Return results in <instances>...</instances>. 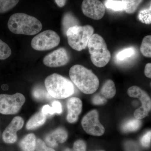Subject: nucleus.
Masks as SVG:
<instances>
[{
	"label": "nucleus",
	"mask_w": 151,
	"mask_h": 151,
	"mask_svg": "<svg viewBox=\"0 0 151 151\" xmlns=\"http://www.w3.org/2000/svg\"><path fill=\"white\" fill-rule=\"evenodd\" d=\"M139 20L145 24H150L151 23V6L147 9H144L140 11L138 15Z\"/></svg>",
	"instance_id": "25"
},
{
	"label": "nucleus",
	"mask_w": 151,
	"mask_h": 151,
	"mask_svg": "<svg viewBox=\"0 0 151 151\" xmlns=\"http://www.w3.org/2000/svg\"><path fill=\"white\" fill-rule=\"evenodd\" d=\"M81 126L87 134L92 136L100 137L105 132V128L99 120V113L96 110L89 111L83 117Z\"/></svg>",
	"instance_id": "9"
},
{
	"label": "nucleus",
	"mask_w": 151,
	"mask_h": 151,
	"mask_svg": "<svg viewBox=\"0 0 151 151\" xmlns=\"http://www.w3.org/2000/svg\"><path fill=\"white\" fill-rule=\"evenodd\" d=\"M45 85L49 95L57 99H65L73 95L74 92L73 83L56 73L49 76L45 78Z\"/></svg>",
	"instance_id": "3"
},
{
	"label": "nucleus",
	"mask_w": 151,
	"mask_h": 151,
	"mask_svg": "<svg viewBox=\"0 0 151 151\" xmlns=\"http://www.w3.org/2000/svg\"><path fill=\"white\" fill-rule=\"evenodd\" d=\"M63 151H73V150H72V149H70L67 148L65 149Z\"/></svg>",
	"instance_id": "35"
},
{
	"label": "nucleus",
	"mask_w": 151,
	"mask_h": 151,
	"mask_svg": "<svg viewBox=\"0 0 151 151\" xmlns=\"http://www.w3.org/2000/svg\"><path fill=\"white\" fill-rule=\"evenodd\" d=\"M60 37L56 32L47 30L38 34L32 40V47L37 51H45L54 48L59 44Z\"/></svg>",
	"instance_id": "6"
},
{
	"label": "nucleus",
	"mask_w": 151,
	"mask_h": 151,
	"mask_svg": "<svg viewBox=\"0 0 151 151\" xmlns=\"http://www.w3.org/2000/svg\"><path fill=\"white\" fill-rule=\"evenodd\" d=\"M41 111L46 116L47 115L51 116L55 113L60 114L62 113V106L60 102L54 101L52 103L51 106L48 105H44Z\"/></svg>",
	"instance_id": "18"
},
{
	"label": "nucleus",
	"mask_w": 151,
	"mask_h": 151,
	"mask_svg": "<svg viewBox=\"0 0 151 151\" xmlns=\"http://www.w3.org/2000/svg\"><path fill=\"white\" fill-rule=\"evenodd\" d=\"M140 51L144 56L151 57V36L145 37L142 41L140 47Z\"/></svg>",
	"instance_id": "22"
},
{
	"label": "nucleus",
	"mask_w": 151,
	"mask_h": 151,
	"mask_svg": "<svg viewBox=\"0 0 151 151\" xmlns=\"http://www.w3.org/2000/svg\"><path fill=\"white\" fill-rule=\"evenodd\" d=\"M47 116L41 111L37 112L33 115L28 120L26 128L28 130H32L37 129L43 125L46 121Z\"/></svg>",
	"instance_id": "15"
},
{
	"label": "nucleus",
	"mask_w": 151,
	"mask_h": 151,
	"mask_svg": "<svg viewBox=\"0 0 151 151\" xmlns=\"http://www.w3.org/2000/svg\"><path fill=\"white\" fill-rule=\"evenodd\" d=\"M25 97L19 93L0 94V113L14 115L18 113L25 102Z\"/></svg>",
	"instance_id": "7"
},
{
	"label": "nucleus",
	"mask_w": 151,
	"mask_h": 151,
	"mask_svg": "<svg viewBox=\"0 0 151 151\" xmlns=\"http://www.w3.org/2000/svg\"><path fill=\"white\" fill-rule=\"evenodd\" d=\"M67 0H55V2L60 7H63L65 5Z\"/></svg>",
	"instance_id": "34"
},
{
	"label": "nucleus",
	"mask_w": 151,
	"mask_h": 151,
	"mask_svg": "<svg viewBox=\"0 0 151 151\" xmlns=\"http://www.w3.org/2000/svg\"><path fill=\"white\" fill-rule=\"evenodd\" d=\"M144 0H122L124 11L129 14H134Z\"/></svg>",
	"instance_id": "21"
},
{
	"label": "nucleus",
	"mask_w": 151,
	"mask_h": 151,
	"mask_svg": "<svg viewBox=\"0 0 151 151\" xmlns=\"http://www.w3.org/2000/svg\"><path fill=\"white\" fill-rule=\"evenodd\" d=\"M142 125V122L139 119H132L123 124L122 130L124 132H136L139 129Z\"/></svg>",
	"instance_id": "19"
},
{
	"label": "nucleus",
	"mask_w": 151,
	"mask_h": 151,
	"mask_svg": "<svg viewBox=\"0 0 151 151\" xmlns=\"http://www.w3.org/2000/svg\"><path fill=\"white\" fill-rule=\"evenodd\" d=\"M125 147L126 151H140L137 143L131 141L126 143Z\"/></svg>",
	"instance_id": "32"
},
{
	"label": "nucleus",
	"mask_w": 151,
	"mask_h": 151,
	"mask_svg": "<svg viewBox=\"0 0 151 151\" xmlns=\"http://www.w3.org/2000/svg\"><path fill=\"white\" fill-rule=\"evenodd\" d=\"M12 54V50L9 46L0 39V60L8 58Z\"/></svg>",
	"instance_id": "26"
},
{
	"label": "nucleus",
	"mask_w": 151,
	"mask_h": 151,
	"mask_svg": "<svg viewBox=\"0 0 151 151\" xmlns=\"http://www.w3.org/2000/svg\"><path fill=\"white\" fill-rule=\"evenodd\" d=\"M94 32L93 27L89 25H77L68 28L66 31L68 45L76 51H81L87 46Z\"/></svg>",
	"instance_id": "5"
},
{
	"label": "nucleus",
	"mask_w": 151,
	"mask_h": 151,
	"mask_svg": "<svg viewBox=\"0 0 151 151\" xmlns=\"http://www.w3.org/2000/svg\"><path fill=\"white\" fill-rule=\"evenodd\" d=\"M151 139V131L146 133L141 139V145L145 147H149L150 145Z\"/></svg>",
	"instance_id": "30"
},
{
	"label": "nucleus",
	"mask_w": 151,
	"mask_h": 151,
	"mask_svg": "<svg viewBox=\"0 0 151 151\" xmlns=\"http://www.w3.org/2000/svg\"><path fill=\"white\" fill-rule=\"evenodd\" d=\"M35 150L36 151H55L50 147H47L45 143L40 139L37 140Z\"/></svg>",
	"instance_id": "28"
},
{
	"label": "nucleus",
	"mask_w": 151,
	"mask_h": 151,
	"mask_svg": "<svg viewBox=\"0 0 151 151\" xmlns=\"http://www.w3.org/2000/svg\"><path fill=\"white\" fill-rule=\"evenodd\" d=\"M24 124V119L20 116H16L12 120L3 132V141L6 144H13L17 140V132L21 129Z\"/></svg>",
	"instance_id": "12"
},
{
	"label": "nucleus",
	"mask_w": 151,
	"mask_h": 151,
	"mask_svg": "<svg viewBox=\"0 0 151 151\" xmlns=\"http://www.w3.org/2000/svg\"><path fill=\"white\" fill-rule=\"evenodd\" d=\"M8 27L15 34L34 35L41 30L42 25L36 18L23 13H17L11 16Z\"/></svg>",
	"instance_id": "2"
},
{
	"label": "nucleus",
	"mask_w": 151,
	"mask_h": 151,
	"mask_svg": "<svg viewBox=\"0 0 151 151\" xmlns=\"http://www.w3.org/2000/svg\"><path fill=\"white\" fill-rule=\"evenodd\" d=\"M135 52V50L133 47H129L119 52L116 55V58L118 60L123 61L131 57Z\"/></svg>",
	"instance_id": "27"
},
{
	"label": "nucleus",
	"mask_w": 151,
	"mask_h": 151,
	"mask_svg": "<svg viewBox=\"0 0 151 151\" xmlns=\"http://www.w3.org/2000/svg\"><path fill=\"white\" fill-rule=\"evenodd\" d=\"M105 7L115 11H124V6L122 1L117 0H106L105 3Z\"/></svg>",
	"instance_id": "24"
},
{
	"label": "nucleus",
	"mask_w": 151,
	"mask_h": 151,
	"mask_svg": "<svg viewBox=\"0 0 151 151\" xmlns=\"http://www.w3.org/2000/svg\"><path fill=\"white\" fill-rule=\"evenodd\" d=\"M69 76L73 84L84 94H93L98 89L100 81L98 77L84 66L73 65L69 70Z\"/></svg>",
	"instance_id": "1"
},
{
	"label": "nucleus",
	"mask_w": 151,
	"mask_h": 151,
	"mask_svg": "<svg viewBox=\"0 0 151 151\" xmlns=\"http://www.w3.org/2000/svg\"><path fill=\"white\" fill-rule=\"evenodd\" d=\"M116 90L113 80L108 79L105 81L100 90V93L106 99H111L116 95Z\"/></svg>",
	"instance_id": "17"
},
{
	"label": "nucleus",
	"mask_w": 151,
	"mask_h": 151,
	"mask_svg": "<svg viewBox=\"0 0 151 151\" xmlns=\"http://www.w3.org/2000/svg\"><path fill=\"white\" fill-rule=\"evenodd\" d=\"M68 134L63 128H58L49 134L45 139V142L50 147H55L59 143H63L67 140Z\"/></svg>",
	"instance_id": "14"
},
{
	"label": "nucleus",
	"mask_w": 151,
	"mask_h": 151,
	"mask_svg": "<svg viewBox=\"0 0 151 151\" xmlns=\"http://www.w3.org/2000/svg\"><path fill=\"white\" fill-rule=\"evenodd\" d=\"M127 93L130 97L139 98L142 103V106L134 113L135 119L141 120L147 117L151 109V98L148 94L139 87L136 86L129 87Z\"/></svg>",
	"instance_id": "8"
},
{
	"label": "nucleus",
	"mask_w": 151,
	"mask_h": 151,
	"mask_svg": "<svg viewBox=\"0 0 151 151\" xmlns=\"http://www.w3.org/2000/svg\"><path fill=\"white\" fill-rule=\"evenodd\" d=\"M91 61L95 66L103 67L111 59V54L103 38L97 34H93L88 42Z\"/></svg>",
	"instance_id": "4"
},
{
	"label": "nucleus",
	"mask_w": 151,
	"mask_h": 151,
	"mask_svg": "<svg viewBox=\"0 0 151 151\" xmlns=\"http://www.w3.org/2000/svg\"><path fill=\"white\" fill-rule=\"evenodd\" d=\"M66 106L68 110L66 116L67 122L71 124L75 123L78 120V116L82 111V101L78 97H70L68 100Z\"/></svg>",
	"instance_id": "13"
},
{
	"label": "nucleus",
	"mask_w": 151,
	"mask_h": 151,
	"mask_svg": "<svg viewBox=\"0 0 151 151\" xmlns=\"http://www.w3.org/2000/svg\"><path fill=\"white\" fill-rule=\"evenodd\" d=\"M107 102L105 97L100 94H97L94 95L92 99V103L95 105H101L105 104Z\"/></svg>",
	"instance_id": "31"
},
{
	"label": "nucleus",
	"mask_w": 151,
	"mask_h": 151,
	"mask_svg": "<svg viewBox=\"0 0 151 151\" xmlns=\"http://www.w3.org/2000/svg\"><path fill=\"white\" fill-rule=\"evenodd\" d=\"M36 138L32 133L26 135L20 142L19 146L22 151H35L36 145Z\"/></svg>",
	"instance_id": "16"
},
{
	"label": "nucleus",
	"mask_w": 151,
	"mask_h": 151,
	"mask_svg": "<svg viewBox=\"0 0 151 151\" xmlns=\"http://www.w3.org/2000/svg\"><path fill=\"white\" fill-rule=\"evenodd\" d=\"M72 150L73 151H86V143L82 140H78L74 142Z\"/></svg>",
	"instance_id": "29"
},
{
	"label": "nucleus",
	"mask_w": 151,
	"mask_h": 151,
	"mask_svg": "<svg viewBox=\"0 0 151 151\" xmlns=\"http://www.w3.org/2000/svg\"><path fill=\"white\" fill-rule=\"evenodd\" d=\"M83 14L89 18L100 19L105 13V7L99 0H84L81 4Z\"/></svg>",
	"instance_id": "10"
},
{
	"label": "nucleus",
	"mask_w": 151,
	"mask_h": 151,
	"mask_svg": "<svg viewBox=\"0 0 151 151\" xmlns=\"http://www.w3.org/2000/svg\"><path fill=\"white\" fill-rule=\"evenodd\" d=\"M145 74L148 78H151V64L148 63L146 64L145 69Z\"/></svg>",
	"instance_id": "33"
},
{
	"label": "nucleus",
	"mask_w": 151,
	"mask_h": 151,
	"mask_svg": "<svg viewBox=\"0 0 151 151\" xmlns=\"http://www.w3.org/2000/svg\"><path fill=\"white\" fill-rule=\"evenodd\" d=\"M19 0H0V13H4L14 8Z\"/></svg>",
	"instance_id": "23"
},
{
	"label": "nucleus",
	"mask_w": 151,
	"mask_h": 151,
	"mask_svg": "<svg viewBox=\"0 0 151 151\" xmlns=\"http://www.w3.org/2000/svg\"><path fill=\"white\" fill-rule=\"evenodd\" d=\"M32 95L35 99L39 101L48 100L51 97L46 89L40 85H37L33 88Z\"/></svg>",
	"instance_id": "20"
},
{
	"label": "nucleus",
	"mask_w": 151,
	"mask_h": 151,
	"mask_svg": "<svg viewBox=\"0 0 151 151\" xmlns=\"http://www.w3.org/2000/svg\"><path fill=\"white\" fill-rule=\"evenodd\" d=\"M103 151V150H100V151Z\"/></svg>",
	"instance_id": "36"
},
{
	"label": "nucleus",
	"mask_w": 151,
	"mask_h": 151,
	"mask_svg": "<svg viewBox=\"0 0 151 151\" xmlns=\"http://www.w3.org/2000/svg\"><path fill=\"white\" fill-rule=\"evenodd\" d=\"M70 60V56L66 50L60 47L45 57L44 65L49 67H58L67 64Z\"/></svg>",
	"instance_id": "11"
}]
</instances>
